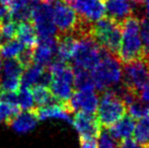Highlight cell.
I'll return each instance as SVG.
<instances>
[{
	"instance_id": "1",
	"label": "cell",
	"mask_w": 149,
	"mask_h": 148,
	"mask_svg": "<svg viewBox=\"0 0 149 148\" xmlns=\"http://www.w3.org/2000/svg\"><path fill=\"white\" fill-rule=\"evenodd\" d=\"M123 37L118 54L121 63L130 64L145 59L146 52L141 39V24L136 16L131 15L122 24Z\"/></svg>"
},
{
	"instance_id": "2",
	"label": "cell",
	"mask_w": 149,
	"mask_h": 148,
	"mask_svg": "<svg viewBox=\"0 0 149 148\" xmlns=\"http://www.w3.org/2000/svg\"><path fill=\"white\" fill-rule=\"evenodd\" d=\"M50 76L49 88L56 101L66 105L74 93V70L64 62L55 60L48 67Z\"/></svg>"
},
{
	"instance_id": "3",
	"label": "cell",
	"mask_w": 149,
	"mask_h": 148,
	"mask_svg": "<svg viewBox=\"0 0 149 148\" xmlns=\"http://www.w3.org/2000/svg\"><path fill=\"white\" fill-rule=\"evenodd\" d=\"M94 86L100 92L110 90L119 85L123 77L122 63L119 58L106 49L100 63L91 71Z\"/></svg>"
},
{
	"instance_id": "4",
	"label": "cell",
	"mask_w": 149,
	"mask_h": 148,
	"mask_svg": "<svg viewBox=\"0 0 149 148\" xmlns=\"http://www.w3.org/2000/svg\"><path fill=\"white\" fill-rule=\"evenodd\" d=\"M90 36L100 47L114 56H118L123 37V26L121 24L104 16L91 24Z\"/></svg>"
},
{
	"instance_id": "5",
	"label": "cell",
	"mask_w": 149,
	"mask_h": 148,
	"mask_svg": "<svg viewBox=\"0 0 149 148\" xmlns=\"http://www.w3.org/2000/svg\"><path fill=\"white\" fill-rule=\"evenodd\" d=\"M76 38V45L71 61L72 67L91 72L100 63L104 49L89 34L79 35Z\"/></svg>"
},
{
	"instance_id": "6",
	"label": "cell",
	"mask_w": 149,
	"mask_h": 148,
	"mask_svg": "<svg viewBox=\"0 0 149 148\" xmlns=\"http://www.w3.org/2000/svg\"><path fill=\"white\" fill-rule=\"evenodd\" d=\"M127 111L125 101L115 92L114 89H110L102 92L96 117L102 128L109 129L123 119Z\"/></svg>"
},
{
	"instance_id": "7",
	"label": "cell",
	"mask_w": 149,
	"mask_h": 148,
	"mask_svg": "<svg viewBox=\"0 0 149 148\" xmlns=\"http://www.w3.org/2000/svg\"><path fill=\"white\" fill-rule=\"evenodd\" d=\"M122 84L140 97V93L149 88V62L146 59L126 64Z\"/></svg>"
},
{
	"instance_id": "8",
	"label": "cell",
	"mask_w": 149,
	"mask_h": 148,
	"mask_svg": "<svg viewBox=\"0 0 149 148\" xmlns=\"http://www.w3.org/2000/svg\"><path fill=\"white\" fill-rule=\"evenodd\" d=\"M31 22L36 28L39 40L56 38L57 28L53 18V5L50 3L33 4Z\"/></svg>"
},
{
	"instance_id": "9",
	"label": "cell",
	"mask_w": 149,
	"mask_h": 148,
	"mask_svg": "<svg viewBox=\"0 0 149 148\" xmlns=\"http://www.w3.org/2000/svg\"><path fill=\"white\" fill-rule=\"evenodd\" d=\"M53 18L60 34H74L80 24V16L63 1L56 0L53 5Z\"/></svg>"
},
{
	"instance_id": "10",
	"label": "cell",
	"mask_w": 149,
	"mask_h": 148,
	"mask_svg": "<svg viewBox=\"0 0 149 148\" xmlns=\"http://www.w3.org/2000/svg\"><path fill=\"white\" fill-rule=\"evenodd\" d=\"M26 69L17 59L4 60L0 76V91L17 92L22 87V76Z\"/></svg>"
},
{
	"instance_id": "11",
	"label": "cell",
	"mask_w": 149,
	"mask_h": 148,
	"mask_svg": "<svg viewBox=\"0 0 149 148\" xmlns=\"http://www.w3.org/2000/svg\"><path fill=\"white\" fill-rule=\"evenodd\" d=\"M72 125L79 135L81 142L97 140L102 131L97 117L92 114L76 113L73 117Z\"/></svg>"
},
{
	"instance_id": "12",
	"label": "cell",
	"mask_w": 149,
	"mask_h": 148,
	"mask_svg": "<svg viewBox=\"0 0 149 148\" xmlns=\"http://www.w3.org/2000/svg\"><path fill=\"white\" fill-rule=\"evenodd\" d=\"M100 105V97L95 90H75L65 106L72 113L95 115Z\"/></svg>"
},
{
	"instance_id": "13",
	"label": "cell",
	"mask_w": 149,
	"mask_h": 148,
	"mask_svg": "<svg viewBox=\"0 0 149 148\" xmlns=\"http://www.w3.org/2000/svg\"><path fill=\"white\" fill-rule=\"evenodd\" d=\"M57 45V37L39 40L38 45L33 50V63L48 68L56 60Z\"/></svg>"
},
{
	"instance_id": "14",
	"label": "cell",
	"mask_w": 149,
	"mask_h": 148,
	"mask_svg": "<svg viewBox=\"0 0 149 148\" xmlns=\"http://www.w3.org/2000/svg\"><path fill=\"white\" fill-rule=\"evenodd\" d=\"M50 76L48 68L38 64L31 63L26 67L22 76V87L33 88L37 85H48L50 83Z\"/></svg>"
},
{
	"instance_id": "15",
	"label": "cell",
	"mask_w": 149,
	"mask_h": 148,
	"mask_svg": "<svg viewBox=\"0 0 149 148\" xmlns=\"http://www.w3.org/2000/svg\"><path fill=\"white\" fill-rule=\"evenodd\" d=\"M35 113L39 121L61 120L72 124L73 118L71 117V113L68 111L64 104L58 103V101H54L45 107L37 108L35 110Z\"/></svg>"
},
{
	"instance_id": "16",
	"label": "cell",
	"mask_w": 149,
	"mask_h": 148,
	"mask_svg": "<svg viewBox=\"0 0 149 148\" xmlns=\"http://www.w3.org/2000/svg\"><path fill=\"white\" fill-rule=\"evenodd\" d=\"M108 17L123 24L127 18L132 15L133 6L128 0H106L104 1Z\"/></svg>"
},
{
	"instance_id": "17",
	"label": "cell",
	"mask_w": 149,
	"mask_h": 148,
	"mask_svg": "<svg viewBox=\"0 0 149 148\" xmlns=\"http://www.w3.org/2000/svg\"><path fill=\"white\" fill-rule=\"evenodd\" d=\"M38 120L35 111H22L19 112L15 117L9 121L8 124L12 128V130L19 134L30 133L37 126Z\"/></svg>"
},
{
	"instance_id": "18",
	"label": "cell",
	"mask_w": 149,
	"mask_h": 148,
	"mask_svg": "<svg viewBox=\"0 0 149 148\" xmlns=\"http://www.w3.org/2000/svg\"><path fill=\"white\" fill-rule=\"evenodd\" d=\"M57 53L56 60L69 64L72 61L77 38L74 34H60L57 37Z\"/></svg>"
},
{
	"instance_id": "19",
	"label": "cell",
	"mask_w": 149,
	"mask_h": 148,
	"mask_svg": "<svg viewBox=\"0 0 149 148\" xmlns=\"http://www.w3.org/2000/svg\"><path fill=\"white\" fill-rule=\"evenodd\" d=\"M16 39L26 48L33 50L39 43V37L31 22H19L17 24Z\"/></svg>"
},
{
	"instance_id": "20",
	"label": "cell",
	"mask_w": 149,
	"mask_h": 148,
	"mask_svg": "<svg viewBox=\"0 0 149 148\" xmlns=\"http://www.w3.org/2000/svg\"><path fill=\"white\" fill-rule=\"evenodd\" d=\"M134 129H135V119L130 115H126L114 126L109 128V132L117 141L120 142L124 139L131 137V135L134 133Z\"/></svg>"
},
{
	"instance_id": "21",
	"label": "cell",
	"mask_w": 149,
	"mask_h": 148,
	"mask_svg": "<svg viewBox=\"0 0 149 148\" xmlns=\"http://www.w3.org/2000/svg\"><path fill=\"white\" fill-rule=\"evenodd\" d=\"M26 49L17 39H14L0 47V56L5 60L18 59Z\"/></svg>"
},
{
	"instance_id": "22",
	"label": "cell",
	"mask_w": 149,
	"mask_h": 148,
	"mask_svg": "<svg viewBox=\"0 0 149 148\" xmlns=\"http://www.w3.org/2000/svg\"><path fill=\"white\" fill-rule=\"evenodd\" d=\"M74 70V83L76 90H94L93 78L91 72L87 70L73 68Z\"/></svg>"
},
{
	"instance_id": "23",
	"label": "cell",
	"mask_w": 149,
	"mask_h": 148,
	"mask_svg": "<svg viewBox=\"0 0 149 148\" xmlns=\"http://www.w3.org/2000/svg\"><path fill=\"white\" fill-rule=\"evenodd\" d=\"M31 91L35 99L36 107L38 108L45 107L56 101L48 85H37L31 88Z\"/></svg>"
},
{
	"instance_id": "24",
	"label": "cell",
	"mask_w": 149,
	"mask_h": 148,
	"mask_svg": "<svg viewBox=\"0 0 149 148\" xmlns=\"http://www.w3.org/2000/svg\"><path fill=\"white\" fill-rule=\"evenodd\" d=\"M134 138L144 148H149V116L140 119L134 131Z\"/></svg>"
},
{
	"instance_id": "25",
	"label": "cell",
	"mask_w": 149,
	"mask_h": 148,
	"mask_svg": "<svg viewBox=\"0 0 149 148\" xmlns=\"http://www.w3.org/2000/svg\"><path fill=\"white\" fill-rule=\"evenodd\" d=\"M18 97V107L22 111H33L36 107L35 99H33L31 88L20 87L17 91Z\"/></svg>"
},
{
	"instance_id": "26",
	"label": "cell",
	"mask_w": 149,
	"mask_h": 148,
	"mask_svg": "<svg viewBox=\"0 0 149 148\" xmlns=\"http://www.w3.org/2000/svg\"><path fill=\"white\" fill-rule=\"evenodd\" d=\"M127 110L129 111L130 116L134 119H142L149 116V104L142 101L140 97L136 99L133 103L127 106Z\"/></svg>"
},
{
	"instance_id": "27",
	"label": "cell",
	"mask_w": 149,
	"mask_h": 148,
	"mask_svg": "<svg viewBox=\"0 0 149 148\" xmlns=\"http://www.w3.org/2000/svg\"><path fill=\"white\" fill-rule=\"evenodd\" d=\"M19 111L20 109L17 106L0 101V124L3 122L9 123V121L13 117H15L19 113Z\"/></svg>"
},
{
	"instance_id": "28",
	"label": "cell",
	"mask_w": 149,
	"mask_h": 148,
	"mask_svg": "<svg viewBox=\"0 0 149 148\" xmlns=\"http://www.w3.org/2000/svg\"><path fill=\"white\" fill-rule=\"evenodd\" d=\"M97 148H119V142L110 134L109 130H102L96 141Z\"/></svg>"
},
{
	"instance_id": "29",
	"label": "cell",
	"mask_w": 149,
	"mask_h": 148,
	"mask_svg": "<svg viewBox=\"0 0 149 148\" xmlns=\"http://www.w3.org/2000/svg\"><path fill=\"white\" fill-rule=\"evenodd\" d=\"M141 39L145 48L146 57L149 56V17L147 16L141 22ZM145 57V58H146Z\"/></svg>"
},
{
	"instance_id": "30",
	"label": "cell",
	"mask_w": 149,
	"mask_h": 148,
	"mask_svg": "<svg viewBox=\"0 0 149 148\" xmlns=\"http://www.w3.org/2000/svg\"><path fill=\"white\" fill-rule=\"evenodd\" d=\"M33 4L31 0H11L10 2V10H15V9H19V8L26 7Z\"/></svg>"
},
{
	"instance_id": "31",
	"label": "cell",
	"mask_w": 149,
	"mask_h": 148,
	"mask_svg": "<svg viewBox=\"0 0 149 148\" xmlns=\"http://www.w3.org/2000/svg\"><path fill=\"white\" fill-rule=\"evenodd\" d=\"M119 148H144L133 139H124L119 142Z\"/></svg>"
},
{
	"instance_id": "32",
	"label": "cell",
	"mask_w": 149,
	"mask_h": 148,
	"mask_svg": "<svg viewBox=\"0 0 149 148\" xmlns=\"http://www.w3.org/2000/svg\"><path fill=\"white\" fill-rule=\"evenodd\" d=\"M81 148H97L96 141H83L81 142Z\"/></svg>"
},
{
	"instance_id": "33",
	"label": "cell",
	"mask_w": 149,
	"mask_h": 148,
	"mask_svg": "<svg viewBox=\"0 0 149 148\" xmlns=\"http://www.w3.org/2000/svg\"><path fill=\"white\" fill-rule=\"evenodd\" d=\"M8 12H9V7L0 2V19H1L2 17H4Z\"/></svg>"
},
{
	"instance_id": "34",
	"label": "cell",
	"mask_w": 149,
	"mask_h": 148,
	"mask_svg": "<svg viewBox=\"0 0 149 148\" xmlns=\"http://www.w3.org/2000/svg\"><path fill=\"white\" fill-rule=\"evenodd\" d=\"M140 99L145 101V103L149 104V88H146L145 90H143L140 93Z\"/></svg>"
},
{
	"instance_id": "35",
	"label": "cell",
	"mask_w": 149,
	"mask_h": 148,
	"mask_svg": "<svg viewBox=\"0 0 149 148\" xmlns=\"http://www.w3.org/2000/svg\"><path fill=\"white\" fill-rule=\"evenodd\" d=\"M56 0H31L33 4H36V3H50L51 4L52 2H55Z\"/></svg>"
},
{
	"instance_id": "36",
	"label": "cell",
	"mask_w": 149,
	"mask_h": 148,
	"mask_svg": "<svg viewBox=\"0 0 149 148\" xmlns=\"http://www.w3.org/2000/svg\"><path fill=\"white\" fill-rule=\"evenodd\" d=\"M0 2H1V3H3L4 5H6V6H8V7H9L11 0H0Z\"/></svg>"
},
{
	"instance_id": "37",
	"label": "cell",
	"mask_w": 149,
	"mask_h": 148,
	"mask_svg": "<svg viewBox=\"0 0 149 148\" xmlns=\"http://www.w3.org/2000/svg\"><path fill=\"white\" fill-rule=\"evenodd\" d=\"M2 67H3V61H2V57H1V56H0V76H1Z\"/></svg>"
},
{
	"instance_id": "38",
	"label": "cell",
	"mask_w": 149,
	"mask_h": 148,
	"mask_svg": "<svg viewBox=\"0 0 149 148\" xmlns=\"http://www.w3.org/2000/svg\"><path fill=\"white\" fill-rule=\"evenodd\" d=\"M146 10H147V15L149 17V0H146Z\"/></svg>"
},
{
	"instance_id": "39",
	"label": "cell",
	"mask_w": 149,
	"mask_h": 148,
	"mask_svg": "<svg viewBox=\"0 0 149 148\" xmlns=\"http://www.w3.org/2000/svg\"><path fill=\"white\" fill-rule=\"evenodd\" d=\"M102 1H106V0H102Z\"/></svg>"
},
{
	"instance_id": "40",
	"label": "cell",
	"mask_w": 149,
	"mask_h": 148,
	"mask_svg": "<svg viewBox=\"0 0 149 148\" xmlns=\"http://www.w3.org/2000/svg\"><path fill=\"white\" fill-rule=\"evenodd\" d=\"M0 28H1V24H0Z\"/></svg>"
}]
</instances>
